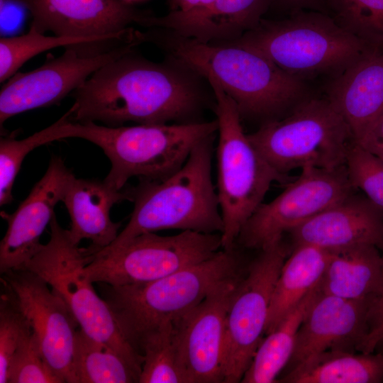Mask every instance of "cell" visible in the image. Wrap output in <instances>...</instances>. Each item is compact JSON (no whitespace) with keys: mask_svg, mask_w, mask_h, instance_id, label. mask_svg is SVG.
I'll return each mask as SVG.
<instances>
[{"mask_svg":"<svg viewBox=\"0 0 383 383\" xmlns=\"http://www.w3.org/2000/svg\"><path fill=\"white\" fill-rule=\"evenodd\" d=\"M193 74L182 65L154 62L132 49L99 68L73 92L70 119L111 127L126 122L186 123L202 105Z\"/></svg>","mask_w":383,"mask_h":383,"instance_id":"cell-1","label":"cell"},{"mask_svg":"<svg viewBox=\"0 0 383 383\" xmlns=\"http://www.w3.org/2000/svg\"><path fill=\"white\" fill-rule=\"evenodd\" d=\"M167 31L170 34L163 35L150 30L146 40L165 45L177 62L218 84L234 101L241 118L265 122L279 119L313 96L310 82L285 72L255 51L228 43H202Z\"/></svg>","mask_w":383,"mask_h":383,"instance_id":"cell-2","label":"cell"},{"mask_svg":"<svg viewBox=\"0 0 383 383\" xmlns=\"http://www.w3.org/2000/svg\"><path fill=\"white\" fill-rule=\"evenodd\" d=\"M213 136L198 143L184 164L160 181L140 179L127 189L133 202L129 222L104 248L120 247L143 233L179 229L222 233L223 222L211 177Z\"/></svg>","mask_w":383,"mask_h":383,"instance_id":"cell-3","label":"cell"},{"mask_svg":"<svg viewBox=\"0 0 383 383\" xmlns=\"http://www.w3.org/2000/svg\"><path fill=\"white\" fill-rule=\"evenodd\" d=\"M246 267L235 245L152 282L126 286L98 284L122 333L137 350L136 343L143 335L180 318L218 284L243 274Z\"/></svg>","mask_w":383,"mask_h":383,"instance_id":"cell-4","label":"cell"},{"mask_svg":"<svg viewBox=\"0 0 383 383\" xmlns=\"http://www.w3.org/2000/svg\"><path fill=\"white\" fill-rule=\"evenodd\" d=\"M228 43L255 51L308 82L321 77L329 81L375 51L328 14L309 10L294 12L281 20L262 18L255 28Z\"/></svg>","mask_w":383,"mask_h":383,"instance_id":"cell-5","label":"cell"},{"mask_svg":"<svg viewBox=\"0 0 383 383\" xmlns=\"http://www.w3.org/2000/svg\"><path fill=\"white\" fill-rule=\"evenodd\" d=\"M70 130L72 138L88 140L104 151L111 162L104 181L118 191L132 177L151 181L168 177L182 167L198 143L215 135L218 122L111 127L72 121Z\"/></svg>","mask_w":383,"mask_h":383,"instance_id":"cell-6","label":"cell"},{"mask_svg":"<svg viewBox=\"0 0 383 383\" xmlns=\"http://www.w3.org/2000/svg\"><path fill=\"white\" fill-rule=\"evenodd\" d=\"M217 116V194L223 222V249L236 244L245 222L262 203L274 182L289 178L274 170L255 148L241 126V116L234 101L213 81Z\"/></svg>","mask_w":383,"mask_h":383,"instance_id":"cell-7","label":"cell"},{"mask_svg":"<svg viewBox=\"0 0 383 383\" xmlns=\"http://www.w3.org/2000/svg\"><path fill=\"white\" fill-rule=\"evenodd\" d=\"M249 140L270 165L286 174L297 168L345 165L355 141L349 126L326 98L313 96L286 116L263 123Z\"/></svg>","mask_w":383,"mask_h":383,"instance_id":"cell-8","label":"cell"},{"mask_svg":"<svg viewBox=\"0 0 383 383\" xmlns=\"http://www.w3.org/2000/svg\"><path fill=\"white\" fill-rule=\"evenodd\" d=\"M49 225V241L40 245L23 268L49 284L66 303L84 332L113 349L140 372L142 355L123 335L108 304L83 274L88 262L85 248L72 241L55 214Z\"/></svg>","mask_w":383,"mask_h":383,"instance_id":"cell-9","label":"cell"},{"mask_svg":"<svg viewBox=\"0 0 383 383\" xmlns=\"http://www.w3.org/2000/svg\"><path fill=\"white\" fill-rule=\"evenodd\" d=\"M221 249L220 233H145L120 247L87 253L83 274L92 283L111 286L146 283L209 259Z\"/></svg>","mask_w":383,"mask_h":383,"instance_id":"cell-10","label":"cell"},{"mask_svg":"<svg viewBox=\"0 0 383 383\" xmlns=\"http://www.w3.org/2000/svg\"><path fill=\"white\" fill-rule=\"evenodd\" d=\"M259 251L247 265L228 308L223 351L224 383L241 382L265 335L274 288L289 255L283 239Z\"/></svg>","mask_w":383,"mask_h":383,"instance_id":"cell-11","label":"cell"},{"mask_svg":"<svg viewBox=\"0 0 383 383\" xmlns=\"http://www.w3.org/2000/svg\"><path fill=\"white\" fill-rule=\"evenodd\" d=\"M354 190L345 165L332 170L304 167L279 195L258 206L242 227L236 243L258 250L271 246L282 240L285 233Z\"/></svg>","mask_w":383,"mask_h":383,"instance_id":"cell-12","label":"cell"},{"mask_svg":"<svg viewBox=\"0 0 383 383\" xmlns=\"http://www.w3.org/2000/svg\"><path fill=\"white\" fill-rule=\"evenodd\" d=\"M1 290L28 319L47 362L63 382L72 383L73 343L79 326L66 303L43 278L25 268L1 274Z\"/></svg>","mask_w":383,"mask_h":383,"instance_id":"cell-13","label":"cell"},{"mask_svg":"<svg viewBox=\"0 0 383 383\" xmlns=\"http://www.w3.org/2000/svg\"><path fill=\"white\" fill-rule=\"evenodd\" d=\"M129 42L109 51L89 55L66 47L60 57L27 72H16L0 91L1 126L11 117L37 108L57 104L96 70L132 50Z\"/></svg>","mask_w":383,"mask_h":383,"instance_id":"cell-14","label":"cell"},{"mask_svg":"<svg viewBox=\"0 0 383 383\" xmlns=\"http://www.w3.org/2000/svg\"><path fill=\"white\" fill-rule=\"evenodd\" d=\"M244 273L218 284L199 304L174 321L180 360L188 383L223 382L226 314Z\"/></svg>","mask_w":383,"mask_h":383,"instance_id":"cell-15","label":"cell"},{"mask_svg":"<svg viewBox=\"0 0 383 383\" xmlns=\"http://www.w3.org/2000/svg\"><path fill=\"white\" fill-rule=\"evenodd\" d=\"M38 31L58 36L128 40V26L143 24L149 14L118 0H23Z\"/></svg>","mask_w":383,"mask_h":383,"instance_id":"cell-16","label":"cell"},{"mask_svg":"<svg viewBox=\"0 0 383 383\" xmlns=\"http://www.w3.org/2000/svg\"><path fill=\"white\" fill-rule=\"evenodd\" d=\"M74 175L61 157L52 156L42 178L11 214L3 213L7 230L0 243L1 274L21 269L35 254L40 238Z\"/></svg>","mask_w":383,"mask_h":383,"instance_id":"cell-17","label":"cell"},{"mask_svg":"<svg viewBox=\"0 0 383 383\" xmlns=\"http://www.w3.org/2000/svg\"><path fill=\"white\" fill-rule=\"evenodd\" d=\"M374 299H348L321 292L297 333L289 370L318 353L331 350H358L369 332Z\"/></svg>","mask_w":383,"mask_h":383,"instance_id":"cell-18","label":"cell"},{"mask_svg":"<svg viewBox=\"0 0 383 383\" xmlns=\"http://www.w3.org/2000/svg\"><path fill=\"white\" fill-rule=\"evenodd\" d=\"M293 247L310 245L331 250L371 244L383 251V212L354 192L288 232Z\"/></svg>","mask_w":383,"mask_h":383,"instance_id":"cell-19","label":"cell"},{"mask_svg":"<svg viewBox=\"0 0 383 383\" xmlns=\"http://www.w3.org/2000/svg\"><path fill=\"white\" fill-rule=\"evenodd\" d=\"M272 0H213L194 9L149 16L143 26L157 27L202 43L235 41L255 28L271 7Z\"/></svg>","mask_w":383,"mask_h":383,"instance_id":"cell-20","label":"cell"},{"mask_svg":"<svg viewBox=\"0 0 383 383\" xmlns=\"http://www.w3.org/2000/svg\"><path fill=\"white\" fill-rule=\"evenodd\" d=\"M324 90L357 142L383 115V51L365 55L327 81Z\"/></svg>","mask_w":383,"mask_h":383,"instance_id":"cell-21","label":"cell"},{"mask_svg":"<svg viewBox=\"0 0 383 383\" xmlns=\"http://www.w3.org/2000/svg\"><path fill=\"white\" fill-rule=\"evenodd\" d=\"M124 200H128L126 189L118 191L104 181L74 177L62 201L70 217L68 231L72 241L79 245L82 240H90L86 248L88 254L111 244L119 233L121 223L111 221L110 211L115 204Z\"/></svg>","mask_w":383,"mask_h":383,"instance_id":"cell-22","label":"cell"},{"mask_svg":"<svg viewBox=\"0 0 383 383\" xmlns=\"http://www.w3.org/2000/svg\"><path fill=\"white\" fill-rule=\"evenodd\" d=\"M328 251L320 292L348 299L377 300L383 290V263L379 248L358 244Z\"/></svg>","mask_w":383,"mask_h":383,"instance_id":"cell-23","label":"cell"},{"mask_svg":"<svg viewBox=\"0 0 383 383\" xmlns=\"http://www.w3.org/2000/svg\"><path fill=\"white\" fill-rule=\"evenodd\" d=\"M328 258L329 251L318 247H293L274 288L265 335L272 332L292 309L318 286Z\"/></svg>","mask_w":383,"mask_h":383,"instance_id":"cell-24","label":"cell"},{"mask_svg":"<svg viewBox=\"0 0 383 383\" xmlns=\"http://www.w3.org/2000/svg\"><path fill=\"white\" fill-rule=\"evenodd\" d=\"M278 380L287 383H379L383 381V354L327 350L298 364Z\"/></svg>","mask_w":383,"mask_h":383,"instance_id":"cell-25","label":"cell"},{"mask_svg":"<svg viewBox=\"0 0 383 383\" xmlns=\"http://www.w3.org/2000/svg\"><path fill=\"white\" fill-rule=\"evenodd\" d=\"M319 292L318 284L262 339L241 382H278L277 377L292 357L299 327Z\"/></svg>","mask_w":383,"mask_h":383,"instance_id":"cell-26","label":"cell"},{"mask_svg":"<svg viewBox=\"0 0 383 383\" xmlns=\"http://www.w3.org/2000/svg\"><path fill=\"white\" fill-rule=\"evenodd\" d=\"M126 42L127 40L111 38L47 36L30 26L27 33L0 38V82L11 78L31 57L52 48L72 46L87 54L96 55Z\"/></svg>","mask_w":383,"mask_h":383,"instance_id":"cell-27","label":"cell"},{"mask_svg":"<svg viewBox=\"0 0 383 383\" xmlns=\"http://www.w3.org/2000/svg\"><path fill=\"white\" fill-rule=\"evenodd\" d=\"M140 372L107 345L80 328L74 338L72 383L139 382Z\"/></svg>","mask_w":383,"mask_h":383,"instance_id":"cell-28","label":"cell"},{"mask_svg":"<svg viewBox=\"0 0 383 383\" xmlns=\"http://www.w3.org/2000/svg\"><path fill=\"white\" fill-rule=\"evenodd\" d=\"M143 361L139 383H188L180 360L174 321L143 335L136 343Z\"/></svg>","mask_w":383,"mask_h":383,"instance_id":"cell-29","label":"cell"},{"mask_svg":"<svg viewBox=\"0 0 383 383\" xmlns=\"http://www.w3.org/2000/svg\"><path fill=\"white\" fill-rule=\"evenodd\" d=\"M70 110L56 122L21 140L1 138L0 140V205L13 201L12 189L26 155L43 145L70 138Z\"/></svg>","mask_w":383,"mask_h":383,"instance_id":"cell-30","label":"cell"},{"mask_svg":"<svg viewBox=\"0 0 383 383\" xmlns=\"http://www.w3.org/2000/svg\"><path fill=\"white\" fill-rule=\"evenodd\" d=\"M326 13L371 50L383 51V0H328Z\"/></svg>","mask_w":383,"mask_h":383,"instance_id":"cell-31","label":"cell"},{"mask_svg":"<svg viewBox=\"0 0 383 383\" xmlns=\"http://www.w3.org/2000/svg\"><path fill=\"white\" fill-rule=\"evenodd\" d=\"M345 165L353 187L383 212V160L354 141Z\"/></svg>","mask_w":383,"mask_h":383,"instance_id":"cell-32","label":"cell"},{"mask_svg":"<svg viewBox=\"0 0 383 383\" xmlns=\"http://www.w3.org/2000/svg\"><path fill=\"white\" fill-rule=\"evenodd\" d=\"M33 331L22 311L3 290L0 296V383H8L11 361Z\"/></svg>","mask_w":383,"mask_h":383,"instance_id":"cell-33","label":"cell"},{"mask_svg":"<svg viewBox=\"0 0 383 383\" xmlns=\"http://www.w3.org/2000/svg\"><path fill=\"white\" fill-rule=\"evenodd\" d=\"M8 383H63L45 360L33 333L13 357Z\"/></svg>","mask_w":383,"mask_h":383,"instance_id":"cell-34","label":"cell"},{"mask_svg":"<svg viewBox=\"0 0 383 383\" xmlns=\"http://www.w3.org/2000/svg\"><path fill=\"white\" fill-rule=\"evenodd\" d=\"M383 329V290L373 304L369 314V332L359 348L362 353H372L378 345Z\"/></svg>","mask_w":383,"mask_h":383,"instance_id":"cell-35","label":"cell"},{"mask_svg":"<svg viewBox=\"0 0 383 383\" xmlns=\"http://www.w3.org/2000/svg\"><path fill=\"white\" fill-rule=\"evenodd\" d=\"M26 5L23 0H1V30L13 29L21 24Z\"/></svg>","mask_w":383,"mask_h":383,"instance_id":"cell-36","label":"cell"},{"mask_svg":"<svg viewBox=\"0 0 383 383\" xmlns=\"http://www.w3.org/2000/svg\"><path fill=\"white\" fill-rule=\"evenodd\" d=\"M356 143L383 160V115L370 125Z\"/></svg>","mask_w":383,"mask_h":383,"instance_id":"cell-37","label":"cell"},{"mask_svg":"<svg viewBox=\"0 0 383 383\" xmlns=\"http://www.w3.org/2000/svg\"><path fill=\"white\" fill-rule=\"evenodd\" d=\"M328 0H272L275 7L288 15L301 10L321 11L326 13Z\"/></svg>","mask_w":383,"mask_h":383,"instance_id":"cell-38","label":"cell"},{"mask_svg":"<svg viewBox=\"0 0 383 383\" xmlns=\"http://www.w3.org/2000/svg\"><path fill=\"white\" fill-rule=\"evenodd\" d=\"M213 0H169L172 11H186L205 6Z\"/></svg>","mask_w":383,"mask_h":383,"instance_id":"cell-39","label":"cell"},{"mask_svg":"<svg viewBox=\"0 0 383 383\" xmlns=\"http://www.w3.org/2000/svg\"><path fill=\"white\" fill-rule=\"evenodd\" d=\"M382 342H383V329L379 335V339H378V345L380 344Z\"/></svg>","mask_w":383,"mask_h":383,"instance_id":"cell-40","label":"cell"},{"mask_svg":"<svg viewBox=\"0 0 383 383\" xmlns=\"http://www.w3.org/2000/svg\"><path fill=\"white\" fill-rule=\"evenodd\" d=\"M382 263H383V253H382Z\"/></svg>","mask_w":383,"mask_h":383,"instance_id":"cell-41","label":"cell"}]
</instances>
